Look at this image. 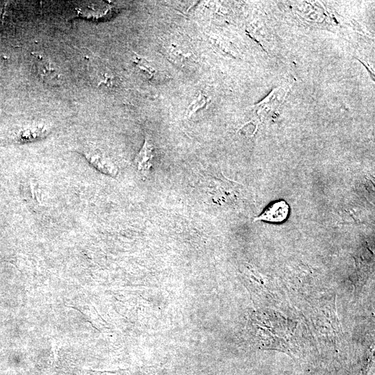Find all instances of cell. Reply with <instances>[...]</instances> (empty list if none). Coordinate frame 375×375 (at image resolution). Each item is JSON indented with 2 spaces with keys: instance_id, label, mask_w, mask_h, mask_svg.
Listing matches in <instances>:
<instances>
[{
  "instance_id": "obj_1",
  "label": "cell",
  "mask_w": 375,
  "mask_h": 375,
  "mask_svg": "<svg viewBox=\"0 0 375 375\" xmlns=\"http://www.w3.org/2000/svg\"><path fill=\"white\" fill-rule=\"evenodd\" d=\"M290 206L285 200H278L269 204L254 221H263L269 223H281L287 219Z\"/></svg>"
},
{
  "instance_id": "obj_2",
  "label": "cell",
  "mask_w": 375,
  "mask_h": 375,
  "mask_svg": "<svg viewBox=\"0 0 375 375\" xmlns=\"http://www.w3.org/2000/svg\"><path fill=\"white\" fill-rule=\"evenodd\" d=\"M153 157V147L149 140L146 138L142 149L135 158L137 168L142 174H147L150 170Z\"/></svg>"
},
{
  "instance_id": "obj_3",
  "label": "cell",
  "mask_w": 375,
  "mask_h": 375,
  "mask_svg": "<svg viewBox=\"0 0 375 375\" xmlns=\"http://www.w3.org/2000/svg\"><path fill=\"white\" fill-rule=\"evenodd\" d=\"M38 73L41 79L49 85H58L60 81V74L56 68L49 61L38 58Z\"/></svg>"
},
{
  "instance_id": "obj_4",
  "label": "cell",
  "mask_w": 375,
  "mask_h": 375,
  "mask_svg": "<svg viewBox=\"0 0 375 375\" xmlns=\"http://www.w3.org/2000/svg\"><path fill=\"white\" fill-rule=\"evenodd\" d=\"M136 66L144 74H147V78L152 79L154 78L156 70L148 62V61L138 55L134 59Z\"/></svg>"
},
{
  "instance_id": "obj_5",
  "label": "cell",
  "mask_w": 375,
  "mask_h": 375,
  "mask_svg": "<svg viewBox=\"0 0 375 375\" xmlns=\"http://www.w3.org/2000/svg\"><path fill=\"white\" fill-rule=\"evenodd\" d=\"M207 103L206 97L202 94L199 93L198 96L194 99L192 103L188 107V115H191L194 112H197L198 110L203 108Z\"/></svg>"
}]
</instances>
